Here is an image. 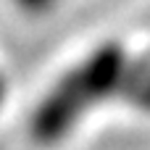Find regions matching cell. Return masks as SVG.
Instances as JSON below:
<instances>
[{
  "instance_id": "1",
  "label": "cell",
  "mask_w": 150,
  "mask_h": 150,
  "mask_svg": "<svg viewBox=\"0 0 150 150\" xmlns=\"http://www.w3.org/2000/svg\"><path fill=\"white\" fill-rule=\"evenodd\" d=\"M116 100L150 111V50L132 53L119 42L98 45L34 105L29 132L42 145L61 142L95 105Z\"/></svg>"
},
{
  "instance_id": "3",
  "label": "cell",
  "mask_w": 150,
  "mask_h": 150,
  "mask_svg": "<svg viewBox=\"0 0 150 150\" xmlns=\"http://www.w3.org/2000/svg\"><path fill=\"white\" fill-rule=\"evenodd\" d=\"M3 98H5V79H3V74H0V103H3Z\"/></svg>"
},
{
  "instance_id": "2",
  "label": "cell",
  "mask_w": 150,
  "mask_h": 150,
  "mask_svg": "<svg viewBox=\"0 0 150 150\" xmlns=\"http://www.w3.org/2000/svg\"><path fill=\"white\" fill-rule=\"evenodd\" d=\"M16 5L18 8H24L26 13H47L53 5H55V0H16Z\"/></svg>"
}]
</instances>
